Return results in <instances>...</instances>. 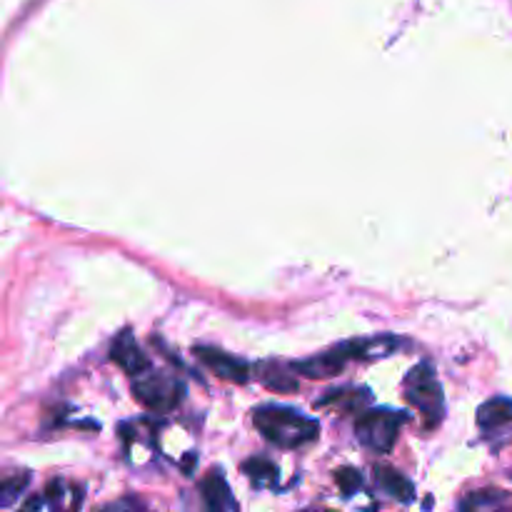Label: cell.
<instances>
[{
    "label": "cell",
    "mask_w": 512,
    "mask_h": 512,
    "mask_svg": "<svg viewBox=\"0 0 512 512\" xmlns=\"http://www.w3.org/2000/svg\"><path fill=\"white\" fill-rule=\"evenodd\" d=\"M253 423L268 443L285 450L303 448V445H310L313 440H318L320 435L318 420L308 418V415H303L295 408H285V405H263V408H255Z\"/></svg>",
    "instance_id": "1"
},
{
    "label": "cell",
    "mask_w": 512,
    "mask_h": 512,
    "mask_svg": "<svg viewBox=\"0 0 512 512\" xmlns=\"http://www.w3.org/2000/svg\"><path fill=\"white\" fill-rule=\"evenodd\" d=\"M398 340L393 338H380V340H350V343L338 345V348L328 350V353L318 355V358L303 360V363H295L293 370H298L305 378H333L340 370L345 368V363L358 358H373V355H388L390 348H395Z\"/></svg>",
    "instance_id": "2"
},
{
    "label": "cell",
    "mask_w": 512,
    "mask_h": 512,
    "mask_svg": "<svg viewBox=\"0 0 512 512\" xmlns=\"http://www.w3.org/2000/svg\"><path fill=\"white\" fill-rule=\"evenodd\" d=\"M405 400L428 418V425H435L443 418V388L430 365H418L410 370L405 378Z\"/></svg>",
    "instance_id": "3"
},
{
    "label": "cell",
    "mask_w": 512,
    "mask_h": 512,
    "mask_svg": "<svg viewBox=\"0 0 512 512\" xmlns=\"http://www.w3.org/2000/svg\"><path fill=\"white\" fill-rule=\"evenodd\" d=\"M405 415L395 410H370L358 420V440L373 453H390L398 440Z\"/></svg>",
    "instance_id": "4"
},
{
    "label": "cell",
    "mask_w": 512,
    "mask_h": 512,
    "mask_svg": "<svg viewBox=\"0 0 512 512\" xmlns=\"http://www.w3.org/2000/svg\"><path fill=\"white\" fill-rule=\"evenodd\" d=\"M133 393L145 408L155 410V413H168L183 398V388L170 375H143L140 383L133 385Z\"/></svg>",
    "instance_id": "5"
},
{
    "label": "cell",
    "mask_w": 512,
    "mask_h": 512,
    "mask_svg": "<svg viewBox=\"0 0 512 512\" xmlns=\"http://www.w3.org/2000/svg\"><path fill=\"white\" fill-rule=\"evenodd\" d=\"M195 355L213 370L218 378L230 380V383H248L250 368L243 363V360L233 358V355L223 353V350L215 348H195Z\"/></svg>",
    "instance_id": "6"
},
{
    "label": "cell",
    "mask_w": 512,
    "mask_h": 512,
    "mask_svg": "<svg viewBox=\"0 0 512 512\" xmlns=\"http://www.w3.org/2000/svg\"><path fill=\"white\" fill-rule=\"evenodd\" d=\"M110 360H113L115 365H120L128 375H145L150 368L148 358H145V353L138 348V343H135L133 335H130L128 330L120 333V338L113 343V348H110Z\"/></svg>",
    "instance_id": "7"
},
{
    "label": "cell",
    "mask_w": 512,
    "mask_h": 512,
    "mask_svg": "<svg viewBox=\"0 0 512 512\" xmlns=\"http://www.w3.org/2000/svg\"><path fill=\"white\" fill-rule=\"evenodd\" d=\"M200 490H203V500L210 510H235L238 503L233 500V493H230L228 483L220 475V470H210L208 475L200 483Z\"/></svg>",
    "instance_id": "8"
},
{
    "label": "cell",
    "mask_w": 512,
    "mask_h": 512,
    "mask_svg": "<svg viewBox=\"0 0 512 512\" xmlns=\"http://www.w3.org/2000/svg\"><path fill=\"white\" fill-rule=\"evenodd\" d=\"M375 483L383 488L385 495L400 500V503H410L415 498L413 483L393 468H375Z\"/></svg>",
    "instance_id": "9"
},
{
    "label": "cell",
    "mask_w": 512,
    "mask_h": 512,
    "mask_svg": "<svg viewBox=\"0 0 512 512\" xmlns=\"http://www.w3.org/2000/svg\"><path fill=\"white\" fill-rule=\"evenodd\" d=\"M512 423V400L510 398H493L485 405H480L478 410V425L490 433L495 428H503V425Z\"/></svg>",
    "instance_id": "10"
},
{
    "label": "cell",
    "mask_w": 512,
    "mask_h": 512,
    "mask_svg": "<svg viewBox=\"0 0 512 512\" xmlns=\"http://www.w3.org/2000/svg\"><path fill=\"white\" fill-rule=\"evenodd\" d=\"M333 403L343 405L345 410H353L355 413V410L365 408V405L370 403V395H368V390H353V388L330 390V395H325L318 405H333Z\"/></svg>",
    "instance_id": "11"
},
{
    "label": "cell",
    "mask_w": 512,
    "mask_h": 512,
    "mask_svg": "<svg viewBox=\"0 0 512 512\" xmlns=\"http://www.w3.org/2000/svg\"><path fill=\"white\" fill-rule=\"evenodd\" d=\"M245 475H248V478L253 480L255 485H260V488H265V485L273 483L275 475H278V470H275V465L270 463V460H265V458H250L248 463H245Z\"/></svg>",
    "instance_id": "12"
},
{
    "label": "cell",
    "mask_w": 512,
    "mask_h": 512,
    "mask_svg": "<svg viewBox=\"0 0 512 512\" xmlns=\"http://www.w3.org/2000/svg\"><path fill=\"white\" fill-rule=\"evenodd\" d=\"M503 500H505L503 490H480V493H470L468 498L460 503V508H465V510H470V508H498Z\"/></svg>",
    "instance_id": "13"
},
{
    "label": "cell",
    "mask_w": 512,
    "mask_h": 512,
    "mask_svg": "<svg viewBox=\"0 0 512 512\" xmlns=\"http://www.w3.org/2000/svg\"><path fill=\"white\" fill-rule=\"evenodd\" d=\"M260 378H263V383L268 385L270 390H280V393H293V390L298 388L293 375L285 373V370H268V365L263 368Z\"/></svg>",
    "instance_id": "14"
},
{
    "label": "cell",
    "mask_w": 512,
    "mask_h": 512,
    "mask_svg": "<svg viewBox=\"0 0 512 512\" xmlns=\"http://www.w3.org/2000/svg\"><path fill=\"white\" fill-rule=\"evenodd\" d=\"M25 485H28V473H15L10 475V478L3 480V485H0V503L3 505H10L15 498H18L20 493L25 490Z\"/></svg>",
    "instance_id": "15"
},
{
    "label": "cell",
    "mask_w": 512,
    "mask_h": 512,
    "mask_svg": "<svg viewBox=\"0 0 512 512\" xmlns=\"http://www.w3.org/2000/svg\"><path fill=\"white\" fill-rule=\"evenodd\" d=\"M335 483H338L340 493L348 495V498H350V495H355L360 490V485H363V478H360L358 470L343 468V470H338V473H335Z\"/></svg>",
    "instance_id": "16"
}]
</instances>
